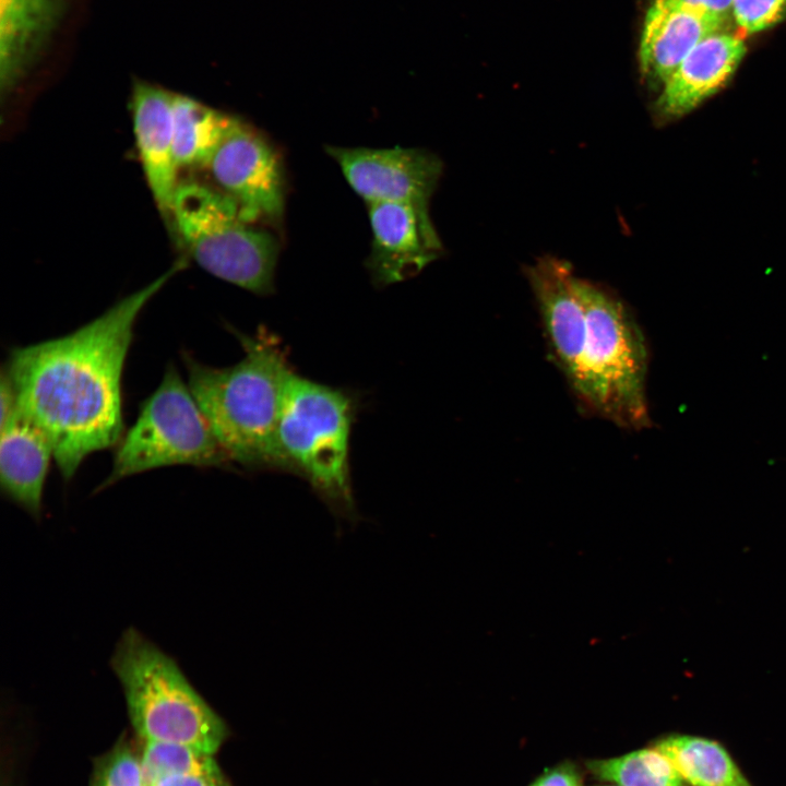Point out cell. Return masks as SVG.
Segmentation results:
<instances>
[{
  "mask_svg": "<svg viewBox=\"0 0 786 786\" xmlns=\"http://www.w3.org/2000/svg\"><path fill=\"white\" fill-rule=\"evenodd\" d=\"M724 25L670 0H653L641 34L639 61L644 79L664 85L690 51Z\"/></svg>",
  "mask_w": 786,
  "mask_h": 786,
  "instance_id": "5bb4252c",
  "label": "cell"
},
{
  "mask_svg": "<svg viewBox=\"0 0 786 786\" xmlns=\"http://www.w3.org/2000/svg\"><path fill=\"white\" fill-rule=\"evenodd\" d=\"M586 765L594 776L619 786H691L655 747L592 760Z\"/></svg>",
  "mask_w": 786,
  "mask_h": 786,
  "instance_id": "ac0fdd59",
  "label": "cell"
},
{
  "mask_svg": "<svg viewBox=\"0 0 786 786\" xmlns=\"http://www.w3.org/2000/svg\"><path fill=\"white\" fill-rule=\"evenodd\" d=\"M183 264L177 261L72 333L11 350L3 370L17 410L50 441L66 481L90 454L121 440V380L136 319Z\"/></svg>",
  "mask_w": 786,
  "mask_h": 786,
  "instance_id": "6da1fadb",
  "label": "cell"
},
{
  "mask_svg": "<svg viewBox=\"0 0 786 786\" xmlns=\"http://www.w3.org/2000/svg\"><path fill=\"white\" fill-rule=\"evenodd\" d=\"M352 189L367 204L398 203L429 216L428 203L442 165L421 148L325 146Z\"/></svg>",
  "mask_w": 786,
  "mask_h": 786,
  "instance_id": "9c48e42d",
  "label": "cell"
},
{
  "mask_svg": "<svg viewBox=\"0 0 786 786\" xmlns=\"http://www.w3.org/2000/svg\"><path fill=\"white\" fill-rule=\"evenodd\" d=\"M528 786H582L577 770L569 762L557 764L539 775Z\"/></svg>",
  "mask_w": 786,
  "mask_h": 786,
  "instance_id": "7402d4cb",
  "label": "cell"
},
{
  "mask_svg": "<svg viewBox=\"0 0 786 786\" xmlns=\"http://www.w3.org/2000/svg\"><path fill=\"white\" fill-rule=\"evenodd\" d=\"M586 312L581 379L574 390L585 406L623 428L645 424V348L629 312L616 297L580 278Z\"/></svg>",
  "mask_w": 786,
  "mask_h": 786,
  "instance_id": "8992f818",
  "label": "cell"
},
{
  "mask_svg": "<svg viewBox=\"0 0 786 786\" xmlns=\"http://www.w3.org/2000/svg\"><path fill=\"white\" fill-rule=\"evenodd\" d=\"M169 218L183 247L204 271L258 295L273 290L277 237L247 222L238 204L219 189L179 183Z\"/></svg>",
  "mask_w": 786,
  "mask_h": 786,
  "instance_id": "5b68a950",
  "label": "cell"
},
{
  "mask_svg": "<svg viewBox=\"0 0 786 786\" xmlns=\"http://www.w3.org/2000/svg\"><path fill=\"white\" fill-rule=\"evenodd\" d=\"M786 14V0H733V17L747 34L772 27Z\"/></svg>",
  "mask_w": 786,
  "mask_h": 786,
  "instance_id": "44dd1931",
  "label": "cell"
},
{
  "mask_svg": "<svg viewBox=\"0 0 786 786\" xmlns=\"http://www.w3.org/2000/svg\"><path fill=\"white\" fill-rule=\"evenodd\" d=\"M216 188L231 198L249 223L278 226L286 181L276 150L258 131L235 118L207 166Z\"/></svg>",
  "mask_w": 786,
  "mask_h": 786,
  "instance_id": "ba28073f",
  "label": "cell"
},
{
  "mask_svg": "<svg viewBox=\"0 0 786 786\" xmlns=\"http://www.w3.org/2000/svg\"><path fill=\"white\" fill-rule=\"evenodd\" d=\"M2 493L33 517L41 515L43 493L53 449L47 437L19 410L0 428Z\"/></svg>",
  "mask_w": 786,
  "mask_h": 786,
  "instance_id": "9a60e30c",
  "label": "cell"
},
{
  "mask_svg": "<svg viewBox=\"0 0 786 786\" xmlns=\"http://www.w3.org/2000/svg\"><path fill=\"white\" fill-rule=\"evenodd\" d=\"M552 354L573 390L581 379L586 312L568 262L547 257L528 267Z\"/></svg>",
  "mask_w": 786,
  "mask_h": 786,
  "instance_id": "8fae6325",
  "label": "cell"
},
{
  "mask_svg": "<svg viewBox=\"0 0 786 786\" xmlns=\"http://www.w3.org/2000/svg\"><path fill=\"white\" fill-rule=\"evenodd\" d=\"M152 786H226L219 772L205 774H181L164 777Z\"/></svg>",
  "mask_w": 786,
  "mask_h": 786,
  "instance_id": "cb8c5ba5",
  "label": "cell"
},
{
  "mask_svg": "<svg viewBox=\"0 0 786 786\" xmlns=\"http://www.w3.org/2000/svg\"><path fill=\"white\" fill-rule=\"evenodd\" d=\"M653 747L665 754L691 786H751L717 742L672 735Z\"/></svg>",
  "mask_w": 786,
  "mask_h": 786,
  "instance_id": "e0dca14e",
  "label": "cell"
},
{
  "mask_svg": "<svg viewBox=\"0 0 786 786\" xmlns=\"http://www.w3.org/2000/svg\"><path fill=\"white\" fill-rule=\"evenodd\" d=\"M230 464L189 385L168 366L158 388L141 405L134 425L119 441L112 468L98 490L163 466Z\"/></svg>",
  "mask_w": 786,
  "mask_h": 786,
  "instance_id": "52a82bcc",
  "label": "cell"
},
{
  "mask_svg": "<svg viewBox=\"0 0 786 786\" xmlns=\"http://www.w3.org/2000/svg\"><path fill=\"white\" fill-rule=\"evenodd\" d=\"M687 9L712 17L723 25L733 16V0H670Z\"/></svg>",
  "mask_w": 786,
  "mask_h": 786,
  "instance_id": "603a6c76",
  "label": "cell"
},
{
  "mask_svg": "<svg viewBox=\"0 0 786 786\" xmlns=\"http://www.w3.org/2000/svg\"><path fill=\"white\" fill-rule=\"evenodd\" d=\"M140 758L147 786L171 775L219 772L212 754L180 742L143 741Z\"/></svg>",
  "mask_w": 786,
  "mask_h": 786,
  "instance_id": "d6986e66",
  "label": "cell"
},
{
  "mask_svg": "<svg viewBox=\"0 0 786 786\" xmlns=\"http://www.w3.org/2000/svg\"><path fill=\"white\" fill-rule=\"evenodd\" d=\"M174 93L143 82L133 86L131 114L133 133L150 191L162 213L170 217L179 186L174 152Z\"/></svg>",
  "mask_w": 786,
  "mask_h": 786,
  "instance_id": "4fadbf2b",
  "label": "cell"
},
{
  "mask_svg": "<svg viewBox=\"0 0 786 786\" xmlns=\"http://www.w3.org/2000/svg\"><path fill=\"white\" fill-rule=\"evenodd\" d=\"M607 786H619V785H607Z\"/></svg>",
  "mask_w": 786,
  "mask_h": 786,
  "instance_id": "d4e9b609",
  "label": "cell"
},
{
  "mask_svg": "<svg viewBox=\"0 0 786 786\" xmlns=\"http://www.w3.org/2000/svg\"><path fill=\"white\" fill-rule=\"evenodd\" d=\"M372 231L367 269L386 286L419 273L438 257L441 243L429 216L398 203L368 204Z\"/></svg>",
  "mask_w": 786,
  "mask_h": 786,
  "instance_id": "30bf717a",
  "label": "cell"
},
{
  "mask_svg": "<svg viewBox=\"0 0 786 786\" xmlns=\"http://www.w3.org/2000/svg\"><path fill=\"white\" fill-rule=\"evenodd\" d=\"M142 741H170L214 755L227 728L177 663L134 628L127 629L110 659Z\"/></svg>",
  "mask_w": 786,
  "mask_h": 786,
  "instance_id": "277c9868",
  "label": "cell"
},
{
  "mask_svg": "<svg viewBox=\"0 0 786 786\" xmlns=\"http://www.w3.org/2000/svg\"><path fill=\"white\" fill-rule=\"evenodd\" d=\"M746 52L742 38L717 31L682 60L663 85L654 106L658 122L678 119L716 93L730 79Z\"/></svg>",
  "mask_w": 786,
  "mask_h": 786,
  "instance_id": "7c38bea8",
  "label": "cell"
},
{
  "mask_svg": "<svg viewBox=\"0 0 786 786\" xmlns=\"http://www.w3.org/2000/svg\"><path fill=\"white\" fill-rule=\"evenodd\" d=\"M93 786H147L140 752L119 745L98 765Z\"/></svg>",
  "mask_w": 786,
  "mask_h": 786,
  "instance_id": "ffe728a7",
  "label": "cell"
},
{
  "mask_svg": "<svg viewBox=\"0 0 786 786\" xmlns=\"http://www.w3.org/2000/svg\"><path fill=\"white\" fill-rule=\"evenodd\" d=\"M239 337L243 356L229 367L206 366L184 353L188 385L231 463L277 468L275 436L293 372L270 332Z\"/></svg>",
  "mask_w": 786,
  "mask_h": 786,
  "instance_id": "7a4b0ae2",
  "label": "cell"
},
{
  "mask_svg": "<svg viewBox=\"0 0 786 786\" xmlns=\"http://www.w3.org/2000/svg\"><path fill=\"white\" fill-rule=\"evenodd\" d=\"M234 120L235 117L190 96L174 93V152L178 169L205 168Z\"/></svg>",
  "mask_w": 786,
  "mask_h": 786,
  "instance_id": "2e32d148",
  "label": "cell"
},
{
  "mask_svg": "<svg viewBox=\"0 0 786 786\" xmlns=\"http://www.w3.org/2000/svg\"><path fill=\"white\" fill-rule=\"evenodd\" d=\"M349 396L330 385L293 373L275 436L277 468L307 480L334 515L357 522L349 440Z\"/></svg>",
  "mask_w": 786,
  "mask_h": 786,
  "instance_id": "3957f363",
  "label": "cell"
}]
</instances>
